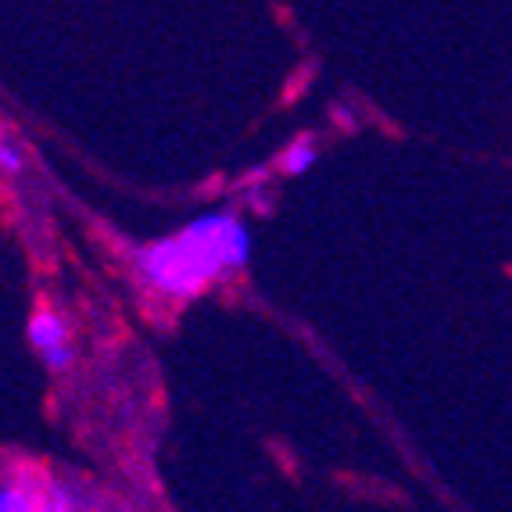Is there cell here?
<instances>
[{
	"mask_svg": "<svg viewBox=\"0 0 512 512\" xmlns=\"http://www.w3.org/2000/svg\"><path fill=\"white\" fill-rule=\"evenodd\" d=\"M319 162V144L316 137H298L294 144L283 147L280 154V172L283 176H305L312 165Z\"/></svg>",
	"mask_w": 512,
	"mask_h": 512,
	"instance_id": "cell-3",
	"label": "cell"
},
{
	"mask_svg": "<svg viewBox=\"0 0 512 512\" xmlns=\"http://www.w3.org/2000/svg\"><path fill=\"white\" fill-rule=\"evenodd\" d=\"M22 169H26V154L18 151L8 137H0V172L4 176H22Z\"/></svg>",
	"mask_w": 512,
	"mask_h": 512,
	"instance_id": "cell-5",
	"label": "cell"
},
{
	"mask_svg": "<svg viewBox=\"0 0 512 512\" xmlns=\"http://www.w3.org/2000/svg\"><path fill=\"white\" fill-rule=\"evenodd\" d=\"M36 498L26 484H0V512H26L36 509Z\"/></svg>",
	"mask_w": 512,
	"mask_h": 512,
	"instance_id": "cell-4",
	"label": "cell"
},
{
	"mask_svg": "<svg viewBox=\"0 0 512 512\" xmlns=\"http://www.w3.org/2000/svg\"><path fill=\"white\" fill-rule=\"evenodd\" d=\"M29 344H33L36 355H40L43 366L51 369V373H69L72 362H76L69 323L58 312H36L29 319Z\"/></svg>",
	"mask_w": 512,
	"mask_h": 512,
	"instance_id": "cell-2",
	"label": "cell"
},
{
	"mask_svg": "<svg viewBox=\"0 0 512 512\" xmlns=\"http://www.w3.org/2000/svg\"><path fill=\"white\" fill-rule=\"evenodd\" d=\"M251 248V230L237 212H205L172 237L140 248L133 265L154 294L190 301L212 283L240 273L251 262Z\"/></svg>",
	"mask_w": 512,
	"mask_h": 512,
	"instance_id": "cell-1",
	"label": "cell"
}]
</instances>
